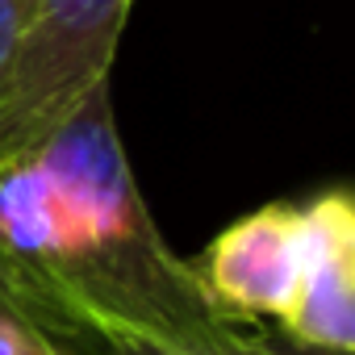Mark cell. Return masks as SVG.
Masks as SVG:
<instances>
[{
  "mask_svg": "<svg viewBox=\"0 0 355 355\" xmlns=\"http://www.w3.org/2000/svg\"><path fill=\"white\" fill-rule=\"evenodd\" d=\"M0 263L26 297L30 326L59 355L239 351L263 334V322L222 313L197 268L159 234L109 84L34 150L0 159Z\"/></svg>",
  "mask_w": 355,
  "mask_h": 355,
  "instance_id": "1",
  "label": "cell"
},
{
  "mask_svg": "<svg viewBox=\"0 0 355 355\" xmlns=\"http://www.w3.org/2000/svg\"><path fill=\"white\" fill-rule=\"evenodd\" d=\"M134 0H34L0 84V159L51 138L92 88L109 84Z\"/></svg>",
  "mask_w": 355,
  "mask_h": 355,
  "instance_id": "2",
  "label": "cell"
},
{
  "mask_svg": "<svg viewBox=\"0 0 355 355\" xmlns=\"http://www.w3.org/2000/svg\"><path fill=\"white\" fill-rule=\"evenodd\" d=\"M305 222L288 201H272L230 222L201 255L197 276L214 305L239 322H276L301 280Z\"/></svg>",
  "mask_w": 355,
  "mask_h": 355,
  "instance_id": "3",
  "label": "cell"
},
{
  "mask_svg": "<svg viewBox=\"0 0 355 355\" xmlns=\"http://www.w3.org/2000/svg\"><path fill=\"white\" fill-rule=\"evenodd\" d=\"M305 263L276 330L309 351L355 355V201L347 189L318 193L305 209Z\"/></svg>",
  "mask_w": 355,
  "mask_h": 355,
  "instance_id": "4",
  "label": "cell"
},
{
  "mask_svg": "<svg viewBox=\"0 0 355 355\" xmlns=\"http://www.w3.org/2000/svg\"><path fill=\"white\" fill-rule=\"evenodd\" d=\"M101 355H326V351H309V347L288 343L280 330H263L255 343H247V347H239V351H159V347H113V351H101Z\"/></svg>",
  "mask_w": 355,
  "mask_h": 355,
  "instance_id": "5",
  "label": "cell"
},
{
  "mask_svg": "<svg viewBox=\"0 0 355 355\" xmlns=\"http://www.w3.org/2000/svg\"><path fill=\"white\" fill-rule=\"evenodd\" d=\"M30 5H34V0H0V84H5L9 63H13V55H17V42H21V34H26Z\"/></svg>",
  "mask_w": 355,
  "mask_h": 355,
  "instance_id": "6",
  "label": "cell"
},
{
  "mask_svg": "<svg viewBox=\"0 0 355 355\" xmlns=\"http://www.w3.org/2000/svg\"><path fill=\"white\" fill-rule=\"evenodd\" d=\"M0 355H59L38 330H30L26 322L0 313Z\"/></svg>",
  "mask_w": 355,
  "mask_h": 355,
  "instance_id": "7",
  "label": "cell"
},
{
  "mask_svg": "<svg viewBox=\"0 0 355 355\" xmlns=\"http://www.w3.org/2000/svg\"><path fill=\"white\" fill-rule=\"evenodd\" d=\"M0 313H9V318H17V322H26L30 326V309H26V297H21V288L13 284V276H9V268L0 263ZM34 330V326H30Z\"/></svg>",
  "mask_w": 355,
  "mask_h": 355,
  "instance_id": "8",
  "label": "cell"
}]
</instances>
